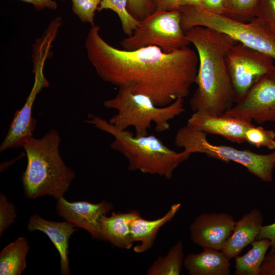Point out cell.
<instances>
[{
    "instance_id": "52a82bcc",
    "label": "cell",
    "mask_w": 275,
    "mask_h": 275,
    "mask_svg": "<svg viewBox=\"0 0 275 275\" xmlns=\"http://www.w3.org/2000/svg\"><path fill=\"white\" fill-rule=\"evenodd\" d=\"M207 133L186 124L180 128L175 135L174 143L179 148L190 154L200 153L222 160L239 163L255 176L264 182L272 181L275 167V150L262 154L246 149H239L227 145L210 143Z\"/></svg>"
},
{
    "instance_id": "cb8c5ba5",
    "label": "cell",
    "mask_w": 275,
    "mask_h": 275,
    "mask_svg": "<svg viewBox=\"0 0 275 275\" xmlns=\"http://www.w3.org/2000/svg\"><path fill=\"white\" fill-rule=\"evenodd\" d=\"M245 139L257 148L266 147L275 150V131L253 124L245 132Z\"/></svg>"
},
{
    "instance_id": "1f68e13d",
    "label": "cell",
    "mask_w": 275,
    "mask_h": 275,
    "mask_svg": "<svg viewBox=\"0 0 275 275\" xmlns=\"http://www.w3.org/2000/svg\"><path fill=\"white\" fill-rule=\"evenodd\" d=\"M260 275H275V253H269L265 256Z\"/></svg>"
},
{
    "instance_id": "5bb4252c",
    "label": "cell",
    "mask_w": 275,
    "mask_h": 275,
    "mask_svg": "<svg viewBox=\"0 0 275 275\" xmlns=\"http://www.w3.org/2000/svg\"><path fill=\"white\" fill-rule=\"evenodd\" d=\"M43 89L41 86L34 84L23 107L18 109L14 116L8 132L0 146L1 152L22 147L28 139L33 137L36 125V121L32 117L33 105Z\"/></svg>"
},
{
    "instance_id": "d4e9b609",
    "label": "cell",
    "mask_w": 275,
    "mask_h": 275,
    "mask_svg": "<svg viewBox=\"0 0 275 275\" xmlns=\"http://www.w3.org/2000/svg\"><path fill=\"white\" fill-rule=\"evenodd\" d=\"M259 0H227V16L242 21H248L247 18L255 16Z\"/></svg>"
},
{
    "instance_id": "f546056e",
    "label": "cell",
    "mask_w": 275,
    "mask_h": 275,
    "mask_svg": "<svg viewBox=\"0 0 275 275\" xmlns=\"http://www.w3.org/2000/svg\"><path fill=\"white\" fill-rule=\"evenodd\" d=\"M202 8L213 13L227 16V0H203Z\"/></svg>"
},
{
    "instance_id": "ba28073f",
    "label": "cell",
    "mask_w": 275,
    "mask_h": 275,
    "mask_svg": "<svg viewBox=\"0 0 275 275\" xmlns=\"http://www.w3.org/2000/svg\"><path fill=\"white\" fill-rule=\"evenodd\" d=\"M190 44L181 26L179 9L154 11L140 21L131 36L120 42L125 50L153 45L166 52H173Z\"/></svg>"
},
{
    "instance_id": "836d02e7",
    "label": "cell",
    "mask_w": 275,
    "mask_h": 275,
    "mask_svg": "<svg viewBox=\"0 0 275 275\" xmlns=\"http://www.w3.org/2000/svg\"><path fill=\"white\" fill-rule=\"evenodd\" d=\"M23 2L32 4L38 11L45 9L56 10L58 7L57 3L53 0H20Z\"/></svg>"
},
{
    "instance_id": "d590c367",
    "label": "cell",
    "mask_w": 275,
    "mask_h": 275,
    "mask_svg": "<svg viewBox=\"0 0 275 275\" xmlns=\"http://www.w3.org/2000/svg\"><path fill=\"white\" fill-rule=\"evenodd\" d=\"M61 1H65V0H61Z\"/></svg>"
},
{
    "instance_id": "d6986e66",
    "label": "cell",
    "mask_w": 275,
    "mask_h": 275,
    "mask_svg": "<svg viewBox=\"0 0 275 275\" xmlns=\"http://www.w3.org/2000/svg\"><path fill=\"white\" fill-rule=\"evenodd\" d=\"M230 260L221 250L203 249L185 256L184 267L190 275H230Z\"/></svg>"
},
{
    "instance_id": "9a60e30c",
    "label": "cell",
    "mask_w": 275,
    "mask_h": 275,
    "mask_svg": "<svg viewBox=\"0 0 275 275\" xmlns=\"http://www.w3.org/2000/svg\"><path fill=\"white\" fill-rule=\"evenodd\" d=\"M28 228L30 231H40L49 237L60 255L61 274H70L69 240L78 228L68 222L50 221L35 214L30 217Z\"/></svg>"
},
{
    "instance_id": "603a6c76",
    "label": "cell",
    "mask_w": 275,
    "mask_h": 275,
    "mask_svg": "<svg viewBox=\"0 0 275 275\" xmlns=\"http://www.w3.org/2000/svg\"><path fill=\"white\" fill-rule=\"evenodd\" d=\"M127 2L128 0H101L97 11L109 9L116 13L124 33L129 37L132 35L141 21L129 13L127 10Z\"/></svg>"
},
{
    "instance_id": "6da1fadb",
    "label": "cell",
    "mask_w": 275,
    "mask_h": 275,
    "mask_svg": "<svg viewBox=\"0 0 275 275\" xmlns=\"http://www.w3.org/2000/svg\"><path fill=\"white\" fill-rule=\"evenodd\" d=\"M97 25L86 39L89 60L104 81L147 96L158 106L187 97L195 82L199 58L188 46L166 52L156 46L134 50L115 47L106 42Z\"/></svg>"
},
{
    "instance_id": "e575fe53",
    "label": "cell",
    "mask_w": 275,
    "mask_h": 275,
    "mask_svg": "<svg viewBox=\"0 0 275 275\" xmlns=\"http://www.w3.org/2000/svg\"><path fill=\"white\" fill-rule=\"evenodd\" d=\"M203 0H180V7L184 6H193L202 8Z\"/></svg>"
},
{
    "instance_id": "8fae6325",
    "label": "cell",
    "mask_w": 275,
    "mask_h": 275,
    "mask_svg": "<svg viewBox=\"0 0 275 275\" xmlns=\"http://www.w3.org/2000/svg\"><path fill=\"white\" fill-rule=\"evenodd\" d=\"M235 222L226 212L204 213L189 225L192 241L203 249L222 250L233 230Z\"/></svg>"
},
{
    "instance_id": "d6a6232c",
    "label": "cell",
    "mask_w": 275,
    "mask_h": 275,
    "mask_svg": "<svg viewBox=\"0 0 275 275\" xmlns=\"http://www.w3.org/2000/svg\"><path fill=\"white\" fill-rule=\"evenodd\" d=\"M156 11L178 10L180 0H153Z\"/></svg>"
},
{
    "instance_id": "484cf974",
    "label": "cell",
    "mask_w": 275,
    "mask_h": 275,
    "mask_svg": "<svg viewBox=\"0 0 275 275\" xmlns=\"http://www.w3.org/2000/svg\"><path fill=\"white\" fill-rule=\"evenodd\" d=\"M71 2L72 11L79 20L94 26L95 12L101 0H71Z\"/></svg>"
},
{
    "instance_id": "4fadbf2b",
    "label": "cell",
    "mask_w": 275,
    "mask_h": 275,
    "mask_svg": "<svg viewBox=\"0 0 275 275\" xmlns=\"http://www.w3.org/2000/svg\"><path fill=\"white\" fill-rule=\"evenodd\" d=\"M187 124L207 134L218 135L232 142L240 144L245 142V132L253 124L233 117L194 112Z\"/></svg>"
},
{
    "instance_id": "4dcf8cb0",
    "label": "cell",
    "mask_w": 275,
    "mask_h": 275,
    "mask_svg": "<svg viewBox=\"0 0 275 275\" xmlns=\"http://www.w3.org/2000/svg\"><path fill=\"white\" fill-rule=\"evenodd\" d=\"M268 239L270 241L269 253H275V222L267 225H262L256 240Z\"/></svg>"
},
{
    "instance_id": "e0dca14e",
    "label": "cell",
    "mask_w": 275,
    "mask_h": 275,
    "mask_svg": "<svg viewBox=\"0 0 275 275\" xmlns=\"http://www.w3.org/2000/svg\"><path fill=\"white\" fill-rule=\"evenodd\" d=\"M140 215V213L134 210L127 212H113L109 216L103 215L100 222V240L120 249L129 250L133 248L130 224Z\"/></svg>"
},
{
    "instance_id": "2e32d148",
    "label": "cell",
    "mask_w": 275,
    "mask_h": 275,
    "mask_svg": "<svg viewBox=\"0 0 275 275\" xmlns=\"http://www.w3.org/2000/svg\"><path fill=\"white\" fill-rule=\"evenodd\" d=\"M260 210L254 208L235 222L233 230L222 251L231 259L238 256L243 249L256 239L263 225Z\"/></svg>"
},
{
    "instance_id": "7c38bea8",
    "label": "cell",
    "mask_w": 275,
    "mask_h": 275,
    "mask_svg": "<svg viewBox=\"0 0 275 275\" xmlns=\"http://www.w3.org/2000/svg\"><path fill=\"white\" fill-rule=\"evenodd\" d=\"M57 200L56 209L60 216L77 228L86 230L92 238L100 240L101 219L113 209L112 203L106 200L98 203L69 202L63 197Z\"/></svg>"
},
{
    "instance_id": "7a4b0ae2",
    "label": "cell",
    "mask_w": 275,
    "mask_h": 275,
    "mask_svg": "<svg viewBox=\"0 0 275 275\" xmlns=\"http://www.w3.org/2000/svg\"><path fill=\"white\" fill-rule=\"evenodd\" d=\"M185 32L199 58L195 82L197 88L190 100V107L194 112L222 116L234 104L226 56L236 42L203 26H195Z\"/></svg>"
},
{
    "instance_id": "3957f363",
    "label": "cell",
    "mask_w": 275,
    "mask_h": 275,
    "mask_svg": "<svg viewBox=\"0 0 275 275\" xmlns=\"http://www.w3.org/2000/svg\"><path fill=\"white\" fill-rule=\"evenodd\" d=\"M61 141L58 132L51 129L43 137H31L23 144L28 162L22 183L27 198L47 195L58 199L68 190L75 173L62 159Z\"/></svg>"
},
{
    "instance_id": "30bf717a",
    "label": "cell",
    "mask_w": 275,
    "mask_h": 275,
    "mask_svg": "<svg viewBox=\"0 0 275 275\" xmlns=\"http://www.w3.org/2000/svg\"><path fill=\"white\" fill-rule=\"evenodd\" d=\"M222 116L259 124L275 123V65Z\"/></svg>"
},
{
    "instance_id": "5b68a950",
    "label": "cell",
    "mask_w": 275,
    "mask_h": 275,
    "mask_svg": "<svg viewBox=\"0 0 275 275\" xmlns=\"http://www.w3.org/2000/svg\"><path fill=\"white\" fill-rule=\"evenodd\" d=\"M184 101L180 98L168 105L158 106L147 96L120 87L116 96L105 100L103 105L117 112L109 120L111 124L123 130L133 127L136 135H146L152 123L157 132L169 130L170 121L185 111Z\"/></svg>"
},
{
    "instance_id": "f1b7e54d",
    "label": "cell",
    "mask_w": 275,
    "mask_h": 275,
    "mask_svg": "<svg viewBox=\"0 0 275 275\" xmlns=\"http://www.w3.org/2000/svg\"><path fill=\"white\" fill-rule=\"evenodd\" d=\"M127 10L135 19L141 21L155 11L153 0H128Z\"/></svg>"
},
{
    "instance_id": "4316f807",
    "label": "cell",
    "mask_w": 275,
    "mask_h": 275,
    "mask_svg": "<svg viewBox=\"0 0 275 275\" xmlns=\"http://www.w3.org/2000/svg\"><path fill=\"white\" fill-rule=\"evenodd\" d=\"M255 17L275 34V0H259Z\"/></svg>"
},
{
    "instance_id": "ffe728a7",
    "label": "cell",
    "mask_w": 275,
    "mask_h": 275,
    "mask_svg": "<svg viewBox=\"0 0 275 275\" xmlns=\"http://www.w3.org/2000/svg\"><path fill=\"white\" fill-rule=\"evenodd\" d=\"M29 250L28 241L23 237L6 245L0 253V274H21L26 267Z\"/></svg>"
},
{
    "instance_id": "ac0fdd59",
    "label": "cell",
    "mask_w": 275,
    "mask_h": 275,
    "mask_svg": "<svg viewBox=\"0 0 275 275\" xmlns=\"http://www.w3.org/2000/svg\"><path fill=\"white\" fill-rule=\"evenodd\" d=\"M181 206L177 203L173 204L166 213L158 218L149 220L141 215L134 219L130 224V231L133 242H139L133 246L134 252L143 253L151 248L160 229L170 222Z\"/></svg>"
},
{
    "instance_id": "83f0119b",
    "label": "cell",
    "mask_w": 275,
    "mask_h": 275,
    "mask_svg": "<svg viewBox=\"0 0 275 275\" xmlns=\"http://www.w3.org/2000/svg\"><path fill=\"white\" fill-rule=\"evenodd\" d=\"M17 216L15 206L8 202L7 197L0 194V236L13 224Z\"/></svg>"
},
{
    "instance_id": "277c9868",
    "label": "cell",
    "mask_w": 275,
    "mask_h": 275,
    "mask_svg": "<svg viewBox=\"0 0 275 275\" xmlns=\"http://www.w3.org/2000/svg\"><path fill=\"white\" fill-rule=\"evenodd\" d=\"M88 117L86 122L114 136L110 147L127 159L130 171L170 179L178 167L191 155L183 150L180 152L173 150L154 135H138L127 129H121L99 116L89 115Z\"/></svg>"
},
{
    "instance_id": "44dd1931",
    "label": "cell",
    "mask_w": 275,
    "mask_h": 275,
    "mask_svg": "<svg viewBox=\"0 0 275 275\" xmlns=\"http://www.w3.org/2000/svg\"><path fill=\"white\" fill-rule=\"evenodd\" d=\"M251 249L245 254L235 258V275H260L261 268L266 254L270 248L268 239L255 240L251 244Z\"/></svg>"
},
{
    "instance_id": "8992f818",
    "label": "cell",
    "mask_w": 275,
    "mask_h": 275,
    "mask_svg": "<svg viewBox=\"0 0 275 275\" xmlns=\"http://www.w3.org/2000/svg\"><path fill=\"white\" fill-rule=\"evenodd\" d=\"M179 10L181 26L184 32L197 26L207 28L262 52L275 61V34L256 17L242 22L200 7L184 6Z\"/></svg>"
},
{
    "instance_id": "9c48e42d",
    "label": "cell",
    "mask_w": 275,
    "mask_h": 275,
    "mask_svg": "<svg viewBox=\"0 0 275 275\" xmlns=\"http://www.w3.org/2000/svg\"><path fill=\"white\" fill-rule=\"evenodd\" d=\"M234 104L245 96L255 84L274 65L270 56L236 42L226 56Z\"/></svg>"
},
{
    "instance_id": "7402d4cb",
    "label": "cell",
    "mask_w": 275,
    "mask_h": 275,
    "mask_svg": "<svg viewBox=\"0 0 275 275\" xmlns=\"http://www.w3.org/2000/svg\"><path fill=\"white\" fill-rule=\"evenodd\" d=\"M184 245L179 240L170 248L168 253L159 257L147 271L148 275H179L184 266Z\"/></svg>"
}]
</instances>
